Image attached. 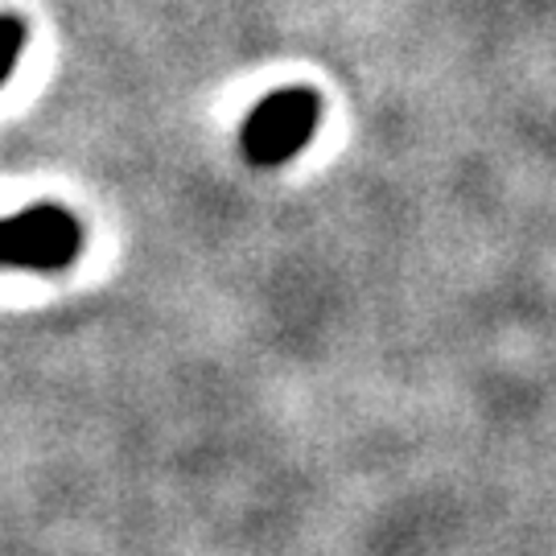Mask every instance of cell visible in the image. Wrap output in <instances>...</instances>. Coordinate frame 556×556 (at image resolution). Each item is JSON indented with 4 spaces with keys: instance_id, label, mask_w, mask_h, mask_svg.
Instances as JSON below:
<instances>
[{
    "instance_id": "1",
    "label": "cell",
    "mask_w": 556,
    "mask_h": 556,
    "mask_svg": "<svg viewBox=\"0 0 556 556\" xmlns=\"http://www.w3.org/2000/svg\"><path fill=\"white\" fill-rule=\"evenodd\" d=\"M321 119V100L305 87H289V91H273L268 100L243 124V153L264 169L293 161L309 144L314 128Z\"/></svg>"
},
{
    "instance_id": "2",
    "label": "cell",
    "mask_w": 556,
    "mask_h": 556,
    "mask_svg": "<svg viewBox=\"0 0 556 556\" xmlns=\"http://www.w3.org/2000/svg\"><path fill=\"white\" fill-rule=\"evenodd\" d=\"M83 231L75 215H66L62 206H29L13 215L9 223H0V252L4 264L17 268H34V273H54L66 268L79 256Z\"/></svg>"
},
{
    "instance_id": "3",
    "label": "cell",
    "mask_w": 556,
    "mask_h": 556,
    "mask_svg": "<svg viewBox=\"0 0 556 556\" xmlns=\"http://www.w3.org/2000/svg\"><path fill=\"white\" fill-rule=\"evenodd\" d=\"M25 38H29L25 21L0 17V83L13 75V66H17V59H21V50H25Z\"/></svg>"
},
{
    "instance_id": "4",
    "label": "cell",
    "mask_w": 556,
    "mask_h": 556,
    "mask_svg": "<svg viewBox=\"0 0 556 556\" xmlns=\"http://www.w3.org/2000/svg\"><path fill=\"white\" fill-rule=\"evenodd\" d=\"M0 264H4V252H0Z\"/></svg>"
}]
</instances>
